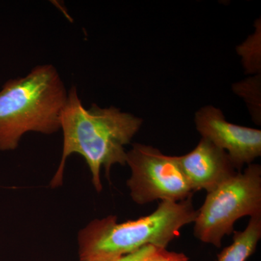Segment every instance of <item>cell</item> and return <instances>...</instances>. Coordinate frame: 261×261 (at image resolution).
I'll return each mask as SVG.
<instances>
[{
	"label": "cell",
	"instance_id": "5b68a950",
	"mask_svg": "<svg viewBox=\"0 0 261 261\" xmlns=\"http://www.w3.org/2000/svg\"><path fill=\"white\" fill-rule=\"evenodd\" d=\"M126 165L130 169L126 185L130 197L139 205L155 200L179 202L194 194L176 156L166 155L152 146L135 143L127 152Z\"/></svg>",
	"mask_w": 261,
	"mask_h": 261
},
{
	"label": "cell",
	"instance_id": "30bf717a",
	"mask_svg": "<svg viewBox=\"0 0 261 261\" xmlns=\"http://www.w3.org/2000/svg\"><path fill=\"white\" fill-rule=\"evenodd\" d=\"M153 245H147L129 254L120 257L118 261H143L144 257Z\"/></svg>",
	"mask_w": 261,
	"mask_h": 261
},
{
	"label": "cell",
	"instance_id": "ba28073f",
	"mask_svg": "<svg viewBox=\"0 0 261 261\" xmlns=\"http://www.w3.org/2000/svg\"><path fill=\"white\" fill-rule=\"evenodd\" d=\"M233 243L218 255L217 261H246L261 238V216L250 218L243 231H233Z\"/></svg>",
	"mask_w": 261,
	"mask_h": 261
},
{
	"label": "cell",
	"instance_id": "8fae6325",
	"mask_svg": "<svg viewBox=\"0 0 261 261\" xmlns=\"http://www.w3.org/2000/svg\"><path fill=\"white\" fill-rule=\"evenodd\" d=\"M120 258V257H119ZM119 258L110 259H80V261H118Z\"/></svg>",
	"mask_w": 261,
	"mask_h": 261
},
{
	"label": "cell",
	"instance_id": "52a82bcc",
	"mask_svg": "<svg viewBox=\"0 0 261 261\" xmlns=\"http://www.w3.org/2000/svg\"><path fill=\"white\" fill-rule=\"evenodd\" d=\"M176 158L194 192L208 193L239 172L226 151L204 138L191 152Z\"/></svg>",
	"mask_w": 261,
	"mask_h": 261
},
{
	"label": "cell",
	"instance_id": "8992f818",
	"mask_svg": "<svg viewBox=\"0 0 261 261\" xmlns=\"http://www.w3.org/2000/svg\"><path fill=\"white\" fill-rule=\"evenodd\" d=\"M195 123L202 138L226 151L238 171L261 155V130L228 122L219 108H201Z\"/></svg>",
	"mask_w": 261,
	"mask_h": 261
},
{
	"label": "cell",
	"instance_id": "3957f363",
	"mask_svg": "<svg viewBox=\"0 0 261 261\" xmlns=\"http://www.w3.org/2000/svg\"><path fill=\"white\" fill-rule=\"evenodd\" d=\"M197 215L191 197L161 201L152 214L133 221L118 223L115 216L94 220L79 233L80 259L119 258L147 245L166 248Z\"/></svg>",
	"mask_w": 261,
	"mask_h": 261
},
{
	"label": "cell",
	"instance_id": "7a4b0ae2",
	"mask_svg": "<svg viewBox=\"0 0 261 261\" xmlns=\"http://www.w3.org/2000/svg\"><path fill=\"white\" fill-rule=\"evenodd\" d=\"M68 91L54 65H37L0 89V151L14 150L29 132L61 129Z\"/></svg>",
	"mask_w": 261,
	"mask_h": 261
},
{
	"label": "cell",
	"instance_id": "277c9868",
	"mask_svg": "<svg viewBox=\"0 0 261 261\" xmlns=\"http://www.w3.org/2000/svg\"><path fill=\"white\" fill-rule=\"evenodd\" d=\"M261 216V166L248 165L233 177L207 193L197 210L194 235L202 243L221 247L223 238L233 232L244 216Z\"/></svg>",
	"mask_w": 261,
	"mask_h": 261
},
{
	"label": "cell",
	"instance_id": "6da1fadb",
	"mask_svg": "<svg viewBox=\"0 0 261 261\" xmlns=\"http://www.w3.org/2000/svg\"><path fill=\"white\" fill-rule=\"evenodd\" d=\"M142 123V118L123 112L114 106L101 108L93 103L87 109L82 104L76 87L73 86L68 90L62 114L63 153L50 182L51 188L61 186L67 159L71 154H79L88 165L96 191H102L101 169L104 168L109 179L114 165H126L125 147L130 143Z\"/></svg>",
	"mask_w": 261,
	"mask_h": 261
},
{
	"label": "cell",
	"instance_id": "9c48e42d",
	"mask_svg": "<svg viewBox=\"0 0 261 261\" xmlns=\"http://www.w3.org/2000/svg\"><path fill=\"white\" fill-rule=\"evenodd\" d=\"M143 261H189V257L182 252H170L166 248L152 246Z\"/></svg>",
	"mask_w": 261,
	"mask_h": 261
}]
</instances>
